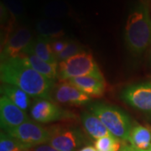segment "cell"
<instances>
[{"label": "cell", "instance_id": "6da1fadb", "mask_svg": "<svg viewBox=\"0 0 151 151\" xmlns=\"http://www.w3.org/2000/svg\"><path fill=\"white\" fill-rule=\"evenodd\" d=\"M0 79L22 89L30 97L37 99H50L55 81L24 65L18 58L1 61Z\"/></svg>", "mask_w": 151, "mask_h": 151}, {"label": "cell", "instance_id": "7a4b0ae2", "mask_svg": "<svg viewBox=\"0 0 151 151\" xmlns=\"http://www.w3.org/2000/svg\"><path fill=\"white\" fill-rule=\"evenodd\" d=\"M124 40L135 55L142 54L151 44V14L147 0H139L131 9L125 29Z\"/></svg>", "mask_w": 151, "mask_h": 151}, {"label": "cell", "instance_id": "3957f363", "mask_svg": "<svg viewBox=\"0 0 151 151\" xmlns=\"http://www.w3.org/2000/svg\"><path fill=\"white\" fill-rule=\"evenodd\" d=\"M89 109L103 122L113 136L122 141H129L134 125L129 116L124 110L103 103H92Z\"/></svg>", "mask_w": 151, "mask_h": 151}, {"label": "cell", "instance_id": "277c9868", "mask_svg": "<svg viewBox=\"0 0 151 151\" xmlns=\"http://www.w3.org/2000/svg\"><path fill=\"white\" fill-rule=\"evenodd\" d=\"M84 76L104 78L92 55L89 52L82 51L58 63V78L60 81Z\"/></svg>", "mask_w": 151, "mask_h": 151}, {"label": "cell", "instance_id": "5b68a950", "mask_svg": "<svg viewBox=\"0 0 151 151\" xmlns=\"http://www.w3.org/2000/svg\"><path fill=\"white\" fill-rule=\"evenodd\" d=\"M4 132L29 150L49 143L50 138V128H45L32 120H28L16 128Z\"/></svg>", "mask_w": 151, "mask_h": 151}, {"label": "cell", "instance_id": "8992f818", "mask_svg": "<svg viewBox=\"0 0 151 151\" xmlns=\"http://www.w3.org/2000/svg\"><path fill=\"white\" fill-rule=\"evenodd\" d=\"M49 145L59 151H75L86 141L84 134L78 128L58 125L50 128Z\"/></svg>", "mask_w": 151, "mask_h": 151}, {"label": "cell", "instance_id": "52a82bcc", "mask_svg": "<svg viewBox=\"0 0 151 151\" xmlns=\"http://www.w3.org/2000/svg\"><path fill=\"white\" fill-rule=\"evenodd\" d=\"M33 40V34L29 28L22 26L15 29L2 45L1 61L18 58L24 52Z\"/></svg>", "mask_w": 151, "mask_h": 151}, {"label": "cell", "instance_id": "ba28073f", "mask_svg": "<svg viewBox=\"0 0 151 151\" xmlns=\"http://www.w3.org/2000/svg\"><path fill=\"white\" fill-rule=\"evenodd\" d=\"M121 98L135 109L151 115V82H141L125 87L121 92Z\"/></svg>", "mask_w": 151, "mask_h": 151}, {"label": "cell", "instance_id": "9c48e42d", "mask_svg": "<svg viewBox=\"0 0 151 151\" xmlns=\"http://www.w3.org/2000/svg\"><path fill=\"white\" fill-rule=\"evenodd\" d=\"M30 116L36 122L47 124L69 117L70 114L50 99H36L30 108Z\"/></svg>", "mask_w": 151, "mask_h": 151}, {"label": "cell", "instance_id": "30bf717a", "mask_svg": "<svg viewBox=\"0 0 151 151\" xmlns=\"http://www.w3.org/2000/svg\"><path fill=\"white\" fill-rule=\"evenodd\" d=\"M29 120L25 113L8 97L1 96L0 98V124L4 131L16 128L20 124Z\"/></svg>", "mask_w": 151, "mask_h": 151}, {"label": "cell", "instance_id": "8fae6325", "mask_svg": "<svg viewBox=\"0 0 151 151\" xmlns=\"http://www.w3.org/2000/svg\"><path fill=\"white\" fill-rule=\"evenodd\" d=\"M56 103L65 105L80 106L91 101V97L68 81H60L53 91Z\"/></svg>", "mask_w": 151, "mask_h": 151}, {"label": "cell", "instance_id": "7c38bea8", "mask_svg": "<svg viewBox=\"0 0 151 151\" xmlns=\"http://www.w3.org/2000/svg\"><path fill=\"white\" fill-rule=\"evenodd\" d=\"M67 81L90 97H103L106 91V82L104 78H99L94 76H79Z\"/></svg>", "mask_w": 151, "mask_h": 151}, {"label": "cell", "instance_id": "4fadbf2b", "mask_svg": "<svg viewBox=\"0 0 151 151\" xmlns=\"http://www.w3.org/2000/svg\"><path fill=\"white\" fill-rule=\"evenodd\" d=\"M18 59L51 81H55L58 78V63H49L35 55L26 53L20 55Z\"/></svg>", "mask_w": 151, "mask_h": 151}, {"label": "cell", "instance_id": "5bb4252c", "mask_svg": "<svg viewBox=\"0 0 151 151\" xmlns=\"http://www.w3.org/2000/svg\"><path fill=\"white\" fill-rule=\"evenodd\" d=\"M81 119L86 133L92 139L97 140L100 138L112 134L103 122L92 113H82Z\"/></svg>", "mask_w": 151, "mask_h": 151}, {"label": "cell", "instance_id": "9a60e30c", "mask_svg": "<svg viewBox=\"0 0 151 151\" xmlns=\"http://www.w3.org/2000/svg\"><path fill=\"white\" fill-rule=\"evenodd\" d=\"M24 53L35 55L49 63H58L50 46V40L40 36L33 39Z\"/></svg>", "mask_w": 151, "mask_h": 151}, {"label": "cell", "instance_id": "2e32d148", "mask_svg": "<svg viewBox=\"0 0 151 151\" xmlns=\"http://www.w3.org/2000/svg\"><path fill=\"white\" fill-rule=\"evenodd\" d=\"M38 36L50 40L62 39L65 35L64 26L61 23L53 19H40L35 24Z\"/></svg>", "mask_w": 151, "mask_h": 151}, {"label": "cell", "instance_id": "e0dca14e", "mask_svg": "<svg viewBox=\"0 0 151 151\" xmlns=\"http://www.w3.org/2000/svg\"><path fill=\"white\" fill-rule=\"evenodd\" d=\"M129 141L137 150H150L151 147V129L140 124H135L131 129Z\"/></svg>", "mask_w": 151, "mask_h": 151}, {"label": "cell", "instance_id": "ac0fdd59", "mask_svg": "<svg viewBox=\"0 0 151 151\" xmlns=\"http://www.w3.org/2000/svg\"><path fill=\"white\" fill-rule=\"evenodd\" d=\"M1 95L8 97L22 110L26 111L30 105V96L22 89L10 84L3 83L1 85Z\"/></svg>", "mask_w": 151, "mask_h": 151}, {"label": "cell", "instance_id": "d6986e66", "mask_svg": "<svg viewBox=\"0 0 151 151\" xmlns=\"http://www.w3.org/2000/svg\"><path fill=\"white\" fill-rule=\"evenodd\" d=\"M121 141L110 134L97 139L94 143V147L97 151H119L123 146Z\"/></svg>", "mask_w": 151, "mask_h": 151}, {"label": "cell", "instance_id": "ffe728a7", "mask_svg": "<svg viewBox=\"0 0 151 151\" xmlns=\"http://www.w3.org/2000/svg\"><path fill=\"white\" fill-rule=\"evenodd\" d=\"M27 149L20 142L5 132H1L0 135V151H24Z\"/></svg>", "mask_w": 151, "mask_h": 151}, {"label": "cell", "instance_id": "44dd1931", "mask_svg": "<svg viewBox=\"0 0 151 151\" xmlns=\"http://www.w3.org/2000/svg\"><path fill=\"white\" fill-rule=\"evenodd\" d=\"M69 12V8L65 3L60 1H54L49 3L44 8V14L50 18H62Z\"/></svg>", "mask_w": 151, "mask_h": 151}, {"label": "cell", "instance_id": "7402d4cb", "mask_svg": "<svg viewBox=\"0 0 151 151\" xmlns=\"http://www.w3.org/2000/svg\"><path fill=\"white\" fill-rule=\"evenodd\" d=\"M4 5L15 20L24 14V7L22 0H4Z\"/></svg>", "mask_w": 151, "mask_h": 151}, {"label": "cell", "instance_id": "603a6c76", "mask_svg": "<svg viewBox=\"0 0 151 151\" xmlns=\"http://www.w3.org/2000/svg\"><path fill=\"white\" fill-rule=\"evenodd\" d=\"M82 51H84L83 49L77 42L68 40V43L66 45L65 48L64 49V50L56 56V60L59 63L60 61L69 59L71 56L78 54L80 52H82Z\"/></svg>", "mask_w": 151, "mask_h": 151}, {"label": "cell", "instance_id": "cb8c5ba5", "mask_svg": "<svg viewBox=\"0 0 151 151\" xmlns=\"http://www.w3.org/2000/svg\"><path fill=\"white\" fill-rule=\"evenodd\" d=\"M67 43H68V40H63V39L50 40V46H51L52 51L55 55V57L64 50V49L65 48Z\"/></svg>", "mask_w": 151, "mask_h": 151}, {"label": "cell", "instance_id": "d4e9b609", "mask_svg": "<svg viewBox=\"0 0 151 151\" xmlns=\"http://www.w3.org/2000/svg\"><path fill=\"white\" fill-rule=\"evenodd\" d=\"M32 151H59L57 150H55V148H53L52 146H50V145H42L37 146L33 148Z\"/></svg>", "mask_w": 151, "mask_h": 151}, {"label": "cell", "instance_id": "484cf974", "mask_svg": "<svg viewBox=\"0 0 151 151\" xmlns=\"http://www.w3.org/2000/svg\"><path fill=\"white\" fill-rule=\"evenodd\" d=\"M119 151H139L137 150L135 148H134L132 145H123L121 150Z\"/></svg>", "mask_w": 151, "mask_h": 151}, {"label": "cell", "instance_id": "4316f807", "mask_svg": "<svg viewBox=\"0 0 151 151\" xmlns=\"http://www.w3.org/2000/svg\"><path fill=\"white\" fill-rule=\"evenodd\" d=\"M78 151H97L96 150V148L95 147H93L92 145H87L85 146V147H83V148H81Z\"/></svg>", "mask_w": 151, "mask_h": 151}, {"label": "cell", "instance_id": "83f0119b", "mask_svg": "<svg viewBox=\"0 0 151 151\" xmlns=\"http://www.w3.org/2000/svg\"><path fill=\"white\" fill-rule=\"evenodd\" d=\"M24 151H30V150H24Z\"/></svg>", "mask_w": 151, "mask_h": 151}, {"label": "cell", "instance_id": "f1b7e54d", "mask_svg": "<svg viewBox=\"0 0 151 151\" xmlns=\"http://www.w3.org/2000/svg\"><path fill=\"white\" fill-rule=\"evenodd\" d=\"M145 151H151V150H145Z\"/></svg>", "mask_w": 151, "mask_h": 151}, {"label": "cell", "instance_id": "f546056e", "mask_svg": "<svg viewBox=\"0 0 151 151\" xmlns=\"http://www.w3.org/2000/svg\"><path fill=\"white\" fill-rule=\"evenodd\" d=\"M150 150H151V147H150Z\"/></svg>", "mask_w": 151, "mask_h": 151}]
</instances>
